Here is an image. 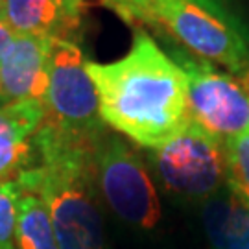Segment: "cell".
Returning <instances> with one entry per match:
<instances>
[{
  "mask_svg": "<svg viewBox=\"0 0 249 249\" xmlns=\"http://www.w3.org/2000/svg\"><path fill=\"white\" fill-rule=\"evenodd\" d=\"M13 37H15V32L8 24L0 22V57H2V53L8 50V46L11 45Z\"/></svg>",
  "mask_w": 249,
  "mask_h": 249,
  "instance_id": "cell-18",
  "label": "cell"
},
{
  "mask_svg": "<svg viewBox=\"0 0 249 249\" xmlns=\"http://www.w3.org/2000/svg\"><path fill=\"white\" fill-rule=\"evenodd\" d=\"M9 104H13V100L9 98L8 94H4V92L0 90V111H2L6 106H9Z\"/></svg>",
  "mask_w": 249,
  "mask_h": 249,
  "instance_id": "cell-19",
  "label": "cell"
},
{
  "mask_svg": "<svg viewBox=\"0 0 249 249\" xmlns=\"http://www.w3.org/2000/svg\"><path fill=\"white\" fill-rule=\"evenodd\" d=\"M39 164L34 141H17L0 135V181L15 179L24 170Z\"/></svg>",
  "mask_w": 249,
  "mask_h": 249,
  "instance_id": "cell-14",
  "label": "cell"
},
{
  "mask_svg": "<svg viewBox=\"0 0 249 249\" xmlns=\"http://www.w3.org/2000/svg\"><path fill=\"white\" fill-rule=\"evenodd\" d=\"M85 63L74 41L53 39L43 124L98 142L107 135V127L100 116L96 89Z\"/></svg>",
  "mask_w": 249,
  "mask_h": 249,
  "instance_id": "cell-3",
  "label": "cell"
},
{
  "mask_svg": "<svg viewBox=\"0 0 249 249\" xmlns=\"http://www.w3.org/2000/svg\"><path fill=\"white\" fill-rule=\"evenodd\" d=\"M0 22H4V0H0Z\"/></svg>",
  "mask_w": 249,
  "mask_h": 249,
  "instance_id": "cell-20",
  "label": "cell"
},
{
  "mask_svg": "<svg viewBox=\"0 0 249 249\" xmlns=\"http://www.w3.org/2000/svg\"><path fill=\"white\" fill-rule=\"evenodd\" d=\"M104 124L146 150H159L190 122L187 74L155 39L137 30L129 52L85 63Z\"/></svg>",
  "mask_w": 249,
  "mask_h": 249,
  "instance_id": "cell-1",
  "label": "cell"
},
{
  "mask_svg": "<svg viewBox=\"0 0 249 249\" xmlns=\"http://www.w3.org/2000/svg\"><path fill=\"white\" fill-rule=\"evenodd\" d=\"M185 2H190V4H196V6H201V8L213 11L216 15H220L223 18H229V20H234L231 15V11L225 8L223 0H185Z\"/></svg>",
  "mask_w": 249,
  "mask_h": 249,
  "instance_id": "cell-17",
  "label": "cell"
},
{
  "mask_svg": "<svg viewBox=\"0 0 249 249\" xmlns=\"http://www.w3.org/2000/svg\"><path fill=\"white\" fill-rule=\"evenodd\" d=\"M83 0H4V22L15 34L72 41L83 22Z\"/></svg>",
  "mask_w": 249,
  "mask_h": 249,
  "instance_id": "cell-9",
  "label": "cell"
},
{
  "mask_svg": "<svg viewBox=\"0 0 249 249\" xmlns=\"http://www.w3.org/2000/svg\"><path fill=\"white\" fill-rule=\"evenodd\" d=\"M187 74L190 118L220 141L249 129V72L234 76L216 71L185 52L170 55Z\"/></svg>",
  "mask_w": 249,
  "mask_h": 249,
  "instance_id": "cell-6",
  "label": "cell"
},
{
  "mask_svg": "<svg viewBox=\"0 0 249 249\" xmlns=\"http://www.w3.org/2000/svg\"><path fill=\"white\" fill-rule=\"evenodd\" d=\"M52 45L50 37L15 34L0 57V89L13 102L45 100Z\"/></svg>",
  "mask_w": 249,
  "mask_h": 249,
  "instance_id": "cell-8",
  "label": "cell"
},
{
  "mask_svg": "<svg viewBox=\"0 0 249 249\" xmlns=\"http://www.w3.org/2000/svg\"><path fill=\"white\" fill-rule=\"evenodd\" d=\"M4 181H6V179H4ZM0 183H2V181H0Z\"/></svg>",
  "mask_w": 249,
  "mask_h": 249,
  "instance_id": "cell-22",
  "label": "cell"
},
{
  "mask_svg": "<svg viewBox=\"0 0 249 249\" xmlns=\"http://www.w3.org/2000/svg\"><path fill=\"white\" fill-rule=\"evenodd\" d=\"M201 222L213 249H249V205L227 185L203 199Z\"/></svg>",
  "mask_w": 249,
  "mask_h": 249,
  "instance_id": "cell-10",
  "label": "cell"
},
{
  "mask_svg": "<svg viewBox=\"0 0 249 249\" xmlns=\"http://www.w3.org/2000/svg\"><path fill=\"white\" fill-rule=\"evenodd\" d=\"M98 2L111 11H115L118 17L124 18L129 24L144 22L151 26H159L151 9V0H98Z\"/></svg>",
  "mask_w": 249,
  "mask_h": 249,
  "instance_id": "cell-16",
  "label": "cell"
},
{
  "mask_svg": "<svg viewBox=\"0 0 249 249\" xmlns=\"http://www.w3.org/2000/svg\"><path fill=\"white\" fill-rule=\"evenodd\" d=\"M17 249H59L46 203L32 192H22L17 211Z\"/></svg>",
  "mask_w": 249,
  "mask_h": 249,
  "instance_id": "cell-11",
  "label": "cell"
},
{
  "mask_svg": "<svg viewBox=\"0 0 249 249\" xmlns=\"http://www.w3.org/2000/svg\"><path fill=\"white\" fill-rule=\"evenodd\" d=\"M148 162L170 194L188 199L216 194L227 174L223 141L207 133L192 118L172 142L150 150Z\"/></svg>",
  "mask_w": 249,
  "mask_h": 249,
  "instance_id": "cell-4",
  "label": "cell"
},
{
  "mask_svg": "<svg viewBox=\"0 0 249 249\" xmlns=\"http://www.w3.org/2000/svg\"><path fill=\"white\" fill-rule=\"evenodd\" d=\"M96 187L109 209L124 222L153 229L160 218V201L146 162L120 137L107 133L94 153Z\"/></svg>",
  "mask_w": 249,
  "mask_h": 249,
  "instance_id": "cell-5",
  "label": "cell"
},
{
  "mask_svg": "<svg viewBox=\"0 0 249 249\" xmlns=\"http://www.w3.org/2000/svg\"><path fill=\"white\" fill-rule=\"evenodd\" d=\"M32 141L39 164L15 179L22 192L37 194L46 203L59 249H107L94 172L100 142L46 124Z\"/></svg>",
  "mask_w": 249,
  "mask_h": 249,
  "instance_id": "cell-2",
  "label": "cell"
},
{
  "mask_svg": "<svg viewBox=\"0 0 249 249\" xmlns=\"http://www.w3.org/2000/svg\"><path fill=\"white\" fill-rule=\"evenodd\" d=\"M45 120V106L39 100L13 102L0 111V135L17 141H32Z\"/></svg>",
  "mask_w": 249,
  "mask_h": 249,
  "instance_id": "cell-12",
  "label": "cell"
},
{
  "mask_svg": "<svg viewBox=\"0 0 249 249\" xmlns=\"http://www.w3.org/2000/svg\"><path fill=\"white\" fill-rule=\"evenodd\" d=\"M225 148V185L249 205V129L223 141Z\"/></svg>",
  "mask_w": 249,
  "mask_h": 249,
  "instance_id": "cell-13",
  "label": "cell"
},
{
  "mask_svg": "<svg viewBox=\"0 0 249 249\" xmlns=\"http://www.w3.org/2000/svg\"><path fill=\"white\" fill-rule=\"evenodd\" d=\"M157 22L199 57L229 69L234 76L249 72V37L229 20L185 0H151Z\"/></svg>",
  "mask_w": 249,
  "mask_h": 249,
  "instance_id": "cell-7",
  "label": "cell"
},
{
  "mask_svg": "<svg viewBox=\"0 0 249 249\" xmlns=\"http://www.w3.org/2000/svg\"><path fill=\"white\" fill-rule=\"evenodd\" d=\"M0 90H2V89H0ZM2 92H4V90H2ZM4 94H6V92H4Z\"/></svg>",
  "mask_w": 249,
  "mask_h": 249,
  "instance_id": "cell-21",
  "label": "cell"
},
{
  "mask_svg": "<svg viewBox=\"0 0 249 249\" xmlns=\"http://www.w3.org/2000/svg\"><path fill=\"white\" fill-rule=\"evenodd\" d=\"M22 190L17 179L0 183V249H17V211Z\"/></svg>",
  "mask_w": 249,
  "mask_h": 249,
  "instance_id": "cell-15",
  "label": "cell"
}]
</instances>
